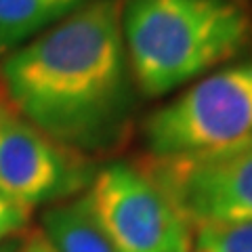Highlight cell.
<instances>
[{
    "label": "cell",
    "mask_w": 252,
    "mask_h": 252,
    "mask_svg": "<svg viewBox=\"0 0 252 252\" xmlns=\"http://www.w3.org/2000/svg\"><path fill=\"white\" fill-rule=\"evenodd\" d=\"M0 94L13 114L78 154L120 147L139 94L120 0H86L0 59Z\"/></svg>",
    "instance_id": "6da1fadb"
},
{
    "label": "cell",
    "mask_w": 252,
    "mask_h": 252,
    "mask_svg": "<svg viewBox=\"0 0 252 252\" xmlns=\"http://www.w3.org/2000/svg\"><path fill=\"white\" fill-rule=\"evenodd\" d=\"M120 26L143 97L185 89L252 40V17L238 0H120Z\"/></svg>",
    "instance_id": "7a4b0ae2"
},
{
    "label": "cell",
    "mask_w": 252,
    "mask_h": 252,
    "mask_svg": "<svg viewBox=\"0 0 252 252\" xmlns=\"http://www.w3.org/2000/svg\"><path fill=\"white\" fill-rule=\"evenodd\" d=\"M252 135V57L187 84L143 122L152 160L200 156Z\"/></svg>",
    "instance_id": "3957f363"
},
{
    "label": "cell",
    "mask_w": 252,
    "mask_h": 252,
    "mask_svg": "<svg viewBox=\"0 0 252 252\" xmlns=\"http://www.w3.org/2000/svg\"><path fill=\"white\" fill-rule=\"evenodd\" d=\"M93 217L120 252H191L193 229L143 166L112 162L84 191Z\"/></svg>",
    "instance_id": "277c9868"
},
{
    "label": "cell",
    "mask_w": 252,
    "mask_h": 252,
    "mask_svg": "<svg viewBox=\"0 0 252 252\" xmlns=\"http://www.w3.org/2000/svg\"><path fill=\"white\" fill-rule=\"evenodd\" d=\"M191 229L252 220V135L217 152L141 164Z\"/></svg>",
    "instance_id": "5b68a950"
},
{
    "label": "cell",
    "mask_w": 252,
    "mask_h": 252,
    "mask_svg": "<svg viewBox=\"0 0 252 252\" xmlns=\"http://www.w3.org/2000/svg\"><path fill=\"white\" fill-rule=\"evenodd\" d=\"M97 166L57 143L9 107L0 114V191L26 210L72 200L89 189Z\"/></svg>",
    "instance_id": "8992f818"
},
{
    "label": "cell",
    "mask_w": 252,
    "mask_h": 252,
    "mask_svg": "<svg viewBox=\"0 0 252 252\" xmlns=\"http://www.w3.org/2000/svg\"><path fill=\"white\" fill-rule=\"evenodd\" d=\"M40 231L57 252H120L93 217L84 193L46 206Z\"/></svg>",
    "instance_id": "52a82bcc"
},
{
    "label": "cell",
    "mask_w": 252,
    "mask_h": 252,
    "mask_svg": "<svg viewBox=\"0 0 252 252\" xmlns=\"http://www.w3.org/2000/svg\"><path fill=\"white\" fill-rule=\"evenodd\" d=\"M84 2L86 0H0V59Z\"/></svg>",
    "instance_id": "ba28073f"
},
{
    "label": "cell",
    "mask_w": 252,
    "mask_h": 252,
    "mask_svg": "<svg viewBox=\"0 0 252 252\" xmlns=\"http://www.w3.org/2000/svg\"><path fill=\"white\" fill-rule=\"evenodd\" d=\"M191 252H252V220L195 229Z\"/></svg>",
    "instance_id": "9c48e42d"
},
{
    "label": "cell",
    "mask_w": 252,
    "mask_h": 252,
    "mask_svg": "<svg viewBox=\"0 0 252 252\" xmlns=\"http://www.w3.org/2000/svg\"><path fill=\"white\" fill-rule=\"evenodd\" d=\"M30 223V210L21 208L0 191V242L23 231Z\"/></svg>",
    "instance_id": "30bf717a"
},
{
    "label": "cell",
    "mask_w": 252,
    "mask_h": 252,
    "mask_svg": "<svg viewBox=\"0 0 252 252\" xmlns=\"http://www.w3.org/2000/svg\"><path fill=\"white\" fill-rule=\"evenodd\" d=\"M19 252H57V250L49 244V240L44 238L42 231H34L21 242Z\"/></svg>",
    "instance_id": "8fae6325"
},
{
    "label": "cell",
    "mask_w": 252,
    "mask_h": 252,
    "mask_svg": "<svg viewBox=\"0 0 252 252\" xmlns=\"http://www.w3.org/2000/svg\"><path fill=\"white\" fill-rule=\"evenodd\" d=\"M19 248H21V242L15 240V238L0 242V252H19Z\"/></svg>",
    "instance_id": "7c38bea8"
},
{
    "label": "cell",
    "mask_w": 252,
    "mask_h": 252,
    "mask_svg": "<svg viewBox=\"0 0 252 252\" xmlns=\"http://www.w3.org/2000/svg\"><path fill=\"white\" fill-rule=\"evenodd\" d=\"M6 109V103H4V99H2V94H0V114H2Z\"/></svg>",
    "instance_id": "4fadbf2b"
}]
</instances>
